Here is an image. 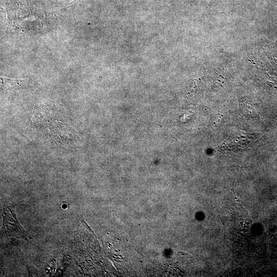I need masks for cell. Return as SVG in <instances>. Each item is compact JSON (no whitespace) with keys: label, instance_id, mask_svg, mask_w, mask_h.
<instances>
[{"label":"cell","instance_id":"3","mask_svg":"<svg viewBox=\"0 0 277 277\" xmlns=\"http://www.w3.org/2000/svg\"><path fill=\"white\" fill-rule=\"evenodd\" d=\"M240 235L243 237H245V236L244 235H243L242 233H240Z\"/></svg>","mask_w":277,"mask_h":277},{"label":"cell","instance_id":"1","mask_svg":"<svg viewBox=\"0 0 277 277\" xmlns=\"http://www.w3.org/2000/svg\"><path fill=\"white\" fill-rule=\"evenodd\" d=\"M3 227L7 235L17 238L28 237L26 231L18 222L15 212L9 207L4 213Z\"/></svg>","mask_w":277,"mask_h":277},{"label":"cell","instance_id":"2","mask_svg":"<svg viewBox=\"0 0 277 277\" xmlns=\"http://www.w3.org/2000/svg\"><path fill=\"white\" fill-rule=\"evenodd\" d=\"M179 252L181 253H182L183 255H186V254H187V253H184V252H182V251H180Z\"/></svg>","mask_w":277,"mask_h":277}]
</instances>
